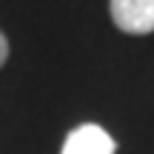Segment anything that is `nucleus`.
<instances>
[{
	"instance_id": "1",
	"label": "nucleus",
	"mask_w": 154,
	"mask_h": 154,
	"mask_svg": "<svg viewBox=\"0 0 154 154\" xmlns=\"http://www.w3.org/2000/svg\"><path fill=\"white\" fill-rule=\"evenodd\" d=\"M111 20L128 34L154 32V0H111Z\"/></svg>"
},
{
	"instance_id": "2",
	"label": "nucleus",
	"mask_w": 154,
	"mask_h": 154,
	"mask_svg": "<svg viewBox=\"0 0 154 154\" xmlns=\"http://www.w3.org/2000/svg\"><path fill=\"white\" fill-rule=\"evenodd\" d=\"M114 151H117V143L103 126L83 123L66 137L60 154H114Z\"/></svg>"
},
{
	"instance_id": "3",
	"label": "nucleus",
	"mask_w": 154,
	"mask_h": 154,
	"mask_svg": "<svg viewBox=\"0 0 154 154\" xmlns=\"http://www.w3.org/2000/svg\"><path fill=\"white\" fill-rule=\"evenodd\" d=\"M6 57H9V43H6V34L0 32V66L6 63Z\"/></svg>"
}]
</instances>
